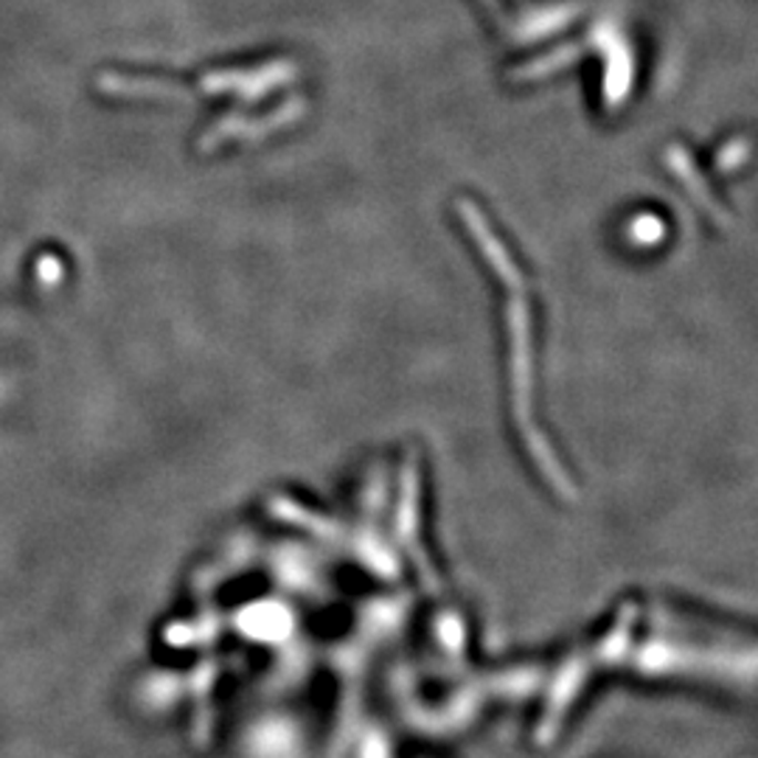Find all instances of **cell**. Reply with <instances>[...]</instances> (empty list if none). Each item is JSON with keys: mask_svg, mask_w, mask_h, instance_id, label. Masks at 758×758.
<instances>
[{"mask_svg": "<svg viewBox=\"0 0 758 758\" xmlns=\"http://www.w3.org/2000/svg\"><path fill=\"white\" fill-rule=\"evenodd\" d=\"M303 104L295 102L290 104V107H281L276 110L273 116L270 118H261V122H248V118H242V122H237V118H231V122H222L217 124V127L208 133V138L203 141V149H211V146H219L225 144L228 138H261V135H268L270 129L276 127H284L287 122H292V118H298V110H301Z\"/></svg>", "mask_w": 758, "mask_h": 758, "instance_id": "6da1fadb", "label": "cell"}, {"mask_svg": "<svg viewBox=\"0 0 758 758\" xmlns=\"http://www.w3.org/2000/svg\"><path fill=\"white\" fill-rule=\"evenodd\" d=\"M747 160V141H730L723 152H719V172H734L736 166H741Z\"/></svg>", "mask_w": 758, "mask_h": 758, "instance_id": "3957f363", "label": "cell"}, {"mask_svg": "<svg viewBox=\"0 0 758 758\" xmlns=\"http://www.w3.org/2000/svg\"><path fill=\"white\" fill-rule=\"evenodd\" d=\"M663 166L666 169H672L674 175H677V180L683 183V186L688 188V195L697 200L699 208H705V211L710 214V217H723V211H719V206H716V200L710 197L708 186L703 183V175H699L697 164H694L692 158H688V152L683 149L679 144L668 146L666 152H663Z\"/></svg>", "mask_w": 758, "mask_h": 758, "instance_id": "7a4b0ae2", "label": "cell"}]
</instances>
